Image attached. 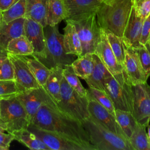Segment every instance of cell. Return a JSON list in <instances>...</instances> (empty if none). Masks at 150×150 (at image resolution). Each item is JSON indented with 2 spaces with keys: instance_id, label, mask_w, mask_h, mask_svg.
I'll use <instances>...</instances> for the list:
<instances>
[{
  "instance_id": "c3c4849f",
  "label": "cell",
  "mask_w": 150,
  "mask_h": 150,
  "mask_svg": "<svg viewBox=\"0 0 150 150\" xmlns=\"http://www.w3.org/2000/svg\"><path fill=\"white\" fill-rule=\"evenodd\" d=\"M148 45H149V47H150V35H149V40H148Z\"/></svg>"
},
{
  "instance_id": "f907efd6",
  "label": "cell",
  "mask_w": 150,
  "mask_h": 150,
  "mask_svg": "<svg viewBox=\"0 0 150 150\" xmlns=\"http://www.w3.org/2000/svg\"><path fill=\"white\" fill-rule=\"evenodd\" d=\"M0 110H1V99H0Z\"/></svg>"
},
{
  "instance_id": "f35d334b",
  "label": "cell",
  "mask_w": 150,
  "mask_h": 150,
  "mask_svg": "<svg viewBox=\"0 0 150 150\" xmlns=\"http://www.w3.org/2000/svg\"><path fill=\"white\" fill-rule=\"evenodd\" d=\"M150 35V14L146 17L142 24L141 36H140V44L142 46H146L148 43V40Z\"/></svg>"
},
{
  "instance_id": "7a4b0ae2",
  "label": "cell",
  "mask_w": 150,
  "mask_h": 150,
  "mask_svg": "<svg viewBox=\"0 0 150 150\" xmlns=\"http://www.w3.org/2000/svg\"><path fill=\"white\" fill-rule=\"evenodd\" d=\"M131 0H105L96 12L100 27L122 38L132 8Z\"/></svg>"
},
{
  "instance_id": "52a82bcc",
  "label": "cell",
  "mask_w": 150,
  "mask_h": 150,
  "mask_svg": "<svg viewBox=\"0 0 150 150\" xmlns=\"http://www.w3.org/2000/svg\"><path fill=\"white\" fill-rule=\"evenodd\" d=\"M0 118L6 125L8 132L28 129L30 122L28 115L16 96L1 99Z\"/></svg>"
},
{
  "instance_id": "ee69618b",
  "label": "cell",
  "mask_w": 150,
  "mask_h": 150,
  "mask_svg": "<svg viewBox=\"0 0 150 150\" xmlns=\"http://www.w3.org/2000/svg\"><path fill=\"white\" fill-rule=\"evenodd\" d=\"M147 134H148V136L149 139L150 140V126H149V125L148 126V133H147Z\"/></svg>"
},
{
  "instance_id": "7bdbcfd3",
  "label": "cell",
  "mask_w": 150,
  "mask_h": 150,
  "mask_svg": "<svg viewBox=\"0 0 150 150\" xmlns=\"http://www.w3.org/2000/svg\"><path fill=\"white\" fill-rule=\"evenodd\" d=\"M0 125L3 127L6 130V124L4 122V121L1 118H0Z\"/></svg>"
},
{
  "instance_id": "9c48e42d",
  "label": "cell",
  "mask_w": 150,
  "mask_h": 150,
  "mask_svg": "<svg viewBox=\"0 0 150 150\" xmlns=\"http://www.w3.org/2000/svg\"><path fill=\"white\" fill-rule=\"evenodd\" d=\"M28 129L34 133L50 150H94L92 147L63 135L39 128L30 124Z\"/></svg>"
},
{
  "instance_id": "836d02e7",
  "label": "cell",
  "mask_w": 150,
  "mask_h": 150,
  "mask_svg": "<svg viewBox=\"0 0 150 150\" xmlns=\"http://www.w3.org/2000/svg\"><path fill=\"white\" fill-rule=\"evenodd\" d=\"M87 91L88 95L90 97L93 98L110 112L115 115V108L114 104L111 98L105 90L88 87L87 88Z\"/></svg>"
},
{
  "instance_id": "f546056e",
  "label": "cell",
  "mask_w": 150,
  "mask_h": 150,
  "mask_svg": "<svg viewBox=\"0 0 150 150\" xmlns=\"http://www.w3.org/2000/svg\"><path fill=\"white\" fill-rule=\"evenodd\" d=\"M115 116L126 138L129 141L137 123L132 112L115 109Z\"/></svg>"
},
{
  "instance_id": "5b68a950",
  "label": "cell",
  "mask_w": 150,
  "mask_h": 150,
  "mask_svg": "<svg viewBox=\"0 0 150 150\" xmlns=\"http://www.w3.org/2000/svg\"><path fill=\"white\" fill-rule=\"evenodd\" d=\"M125 71L107 76L104 81V90L111 98L115 109L132 112V91Z\"/></svg>"
},
{
  "instance_id": "74e56055",
  "label": "cell",
  "mask_w": 150,
  "mask_h": 150,
  "mask_svg": "<svg viewBox=\"0 0 150 150\" xmlns=\"http://www.w3.org/2000/svg\"><path fill=\"white\" fill-rule=\"evenodd\" d=\"M132 6L144 20L150 14V0H131Z\"/></svg>"
},
{
  "instance_id": "d590c367",
  "label": "cell",
  "mask_w": 150,
  "mask_h": 150,
  "mask_svg": "<svg viewBox=\"0 0 150 150\" xmlns=\"http://www.w3.org/2000/svg\"><path fill=\"white\" fill-rule=\"evenodd\" d=\"M138 54L141 66L146 75L149 78L150 76V53L146 46H142L135 49Z\"/></svg>"
},
{
  "instance_id": "ab89813d",
  "label": "cell",
  "mask_w": 150,
  "mask_h": 150,
  "mask_svg": "<svg viewBox=\"0 0 150 150\" xmlns=\"http://www.w3.org/2000/svg\"><path fill=\"white\" fill-rule=\"evenodd\" d=\"M14 139V136L12 133L0 132V147L4 150H8L9 148L11 142Z\"/></svg>"
},
{
  "instance_id": "ba28073f",
  "label": "cell",
  "mask_w": 150,
  "mask_h": 150,
  "mask_svg": "<svg viewBox=\"0 0 150 150\" xmlns=\"http://www.w3.org/2000/svg\"><path fill=\"white\" fill-rule=\"evenodd\" d=\"M71 21L74 25L80 39L82 55L88 53H94L101 38V28L98 24L96 13Z\"/></svg>"
},
{
  "instance_id": "6da1fadb",
  "label": "cell",
  "mask_w": 150,
  "mask_h": 150,
  "mask_svg": "<svg viewBox=\"0 0 150 150\" xmlns=\"http://www.w3.org/2000/svg\"><path fill=\"white\" fill-rule=\"evenodd\" d=\"M30 124L39 128L63 135L96 150L90 142L81 122L61 111L54 100L42 105Z\"/></svg>"
},
{
  "instance_id": "7c38bea8",
  "label": "cell",
  "mask_w": 150,
  "mask_h": 150,
  "mask_svg": "<svg viewBox=\"0 0 150 150\" xmlns=\"http://www.w3.org/2000/svg\"><path fill=\"white\" fill-rule=\"evenodd\" d=\"M8 57L12 63L14 70V81L20 92L41 86L31 72L23 56L8 53Z\"/></svg>"
},
{
  "instance_id": "e0dca14e",
  "label": "cell",
  "mask_w": 150,
  "mask_h": 150,
  "mask_svg": "<svg viewBox=\"0 0 150 150\" xmlns=\"http://www.w3.org/2000/svg\"><path fill=\"white\" fill-rule=\"evenodd\" d=\"M43 26L39 22L25 18L24 24V35L28 39L33 47V55L36 57L42 56L45 47V38Z\"/></svg>"
},
{
  "instance_id": "4316f807",
  "label": "cell",
  "mask_w": 150,
  "mask_h": 150,
  "mask_svg": "<svg viewBox=\"0 0 150 150\" xmlns=\"http://www.w3.org/2000/svg\"><path fill=\"white\" fill-rule=\"evenodd\" d=\"M23 56L39 84L44 87L50 74V69L43 64L33 54Z\"/></svg>"
},
{
  "instance_id": "603a6c76",
  "label": "cell",
  "mask_w": 150,
  "mask_h": 150,
  "mask_svg": "<svg viewBox=\"0 0 150 150\" xmlns=\"http://www.w3.org/2000/svg\"><path fill=\"white\" fill-rule=\"evenodd\" d=\"M68 17L64 0H49L47 25L55 26Z\"/></svg>"
},
{
  "instance_id": "f1b7e54d",
  "label": "cell",
  "mask_w": 150,
  "mask_h": 150,
  "mask_svg": "<svg viewBox=\"0 0 150 150\" xmlns=\"http://www.w3.org/2000/svg\"><path fill=\"white\" fill-rule=\"evenodd\" d=\"M6 51L8 53L19 56L33 54L34 52L31 43L25 35H22L10 41L7 45Z\"/></svg>"
},
{
  "instance_id": "5bb4252c",
  "label": "cell",
  "mask_w": 150,
  "mask_h": 150,
  "mask_svg": "<svg viewBox=\"0 0 150 150\" xmlns=\"http://www.w3.org/2000/svg\"><path fill=\"white\" fill-rule=\"evenodd\" d=\"M124 62L123 68L132 85L147 81L148 78L141 66L136 50L125 46L124 44Z\"/></svg>"
},
{
  "instance_id": "8d00e7d4",
  "label": "cell",
  "mask_w": 150,
  "mask_h": 150,
  "mask_svg": "<svg viewBox=\"0 0 150 150\" xmlns=\"http://www.w3.org/2000/svg\"><path fill=\"white\" fill-rule=\"evenodd\" d=\"M0 80H14V70L8 57L0 65Z\"/></svg>"
},
{
  "instance_id": "277c9868",
  "label": "cell",
  "mask_w": 150,
  "mask_h": 150,
  "mask_svg": "<svg viewBox=\"0 0 150 150\" xmlns=\"http://www.w3.org/2000/svg\"><path fill=\"white\" fill-rule=\"evenodd\" d=\"M90 142L96 150H133L129 142L104 127L91 117L81 121Z\"/></svg>"
},
{
  "instance_id": "cb8c5ba5",
  "label": "cell",
  "mask_w": 150,
  "mask_h": 150,
  "mask_svg": "<svg viewBox=\"0 0 150 150\" xmlns=\"http://www.w3.org/2000/svg\"><path fill=\"white\" fill-rule=\"evenodd\" d=\"M14 139L30 149L50 150V149L34 133L28 129H22L12 132Z\"/></svg>"
},
{
  "instance_id": "bcb514c9",
  "label": "cell",
  "mask_w": 150,
  "mask_h": 150,
  "mask_svg": "<svg viewBox=\"0 0 150 150\" xmlns=\"http://www.w3.org/2000/svg\"><path fill=\"white\" fill-rule=\"evenodd\" d=\"M2 12L0 11V24L2 22Z\"/></svg>"
},
{
  "instance_id": "484cf974",
  "label": "cell",
  "mask_w": 150,
  "mask_h": 150,
  "mask_svg": "<svg viewBox=\"0 0 150 150\" xmlns=\"http://www.w3.org/2000/svg\"><path fill=\"white\" fill-rule=\"evenodd\" d=\"M63 68L60 67L52 68L50 74L44 86L49 94L56 102V104L60 101V87L63 77Z\"/></svg>"
},
{
  "instance_id": "b9f144b4",
  "label": "cell",
  "mask_w": 150,
  "mask_h": 150,
  "mask_svg": "<svg viewBox=\"0 0 150 150\" xmlns=\"http://www.w3.org/2000/svg\"><path fill=\"white\" fill-rule=\"evenodd\" d=\"M8 57V54L7 55H3V56H0V65L3 63V62Z\"/></svg>"
},
{
  "instance_id": "7dc6e473",
  "label": "cell",
  "mask_w": 150,
  "mask_h": 150,
  "mask_svg": "<svg viewBox=\"0 0 150 150\" xmlns=\"http://www.w3.org/2000/svg\"><path fill=\"white\" fill-rule=\"evenodd\" d=\"M146 47H147V48L148 49V50H149V53H150V47H149V45H148V44H147L146 45Z\"/></svg>"
},
{
  "instance_id": "83f0119b",
  "label": "cell",
  "mask_w": 150,
  "mask_h": 150,
  "mask_svg": "<svg viewBox=\"0 0 150 150\" xmlns=\"http://www.w3.org/2000/svg\"><path fill=\"white\" fill-rule=\"evenodd\" d=\"M146 127L137 123L129 139L133 150H150V140L146 132Z\"/></svg>"
},
{
  "instance_id": "9a60e30c",
  "label": "cell",
  "mask_w": 150,
  "mask_h": 150,
  "mask_svg": "<svg viewBox=\"0 0 150 150\" xmlns=\"http://www.w3.org/2000/svg\"><path fill=\"white\" fill-rule=\"evenodd\" d=\"M64 2L68 12L66 19L70 21H77L96 13L102 2L100 0H64Z\"/></svg>"
},
{
  "instance_id": "3957f363",
  "label": "cell",
  "mask_w": 150,
  "mask_h": 150,
  "mask_svg": "<svg viewBox=\"0 0 150 150\" xmlns=\"http://www.w3.org/2000/svg\"><path fill=\"white\" fill-rule=\"evenodd\" d=\"M45 38V47L43 54L36 57L47 67H64L71 64L74 56L66 53L63 45V35L59 30L58 25H47L43 28Z\"/></svg>"
},
{
  "instance_id": "2e32d148",
  "label": "cell",
  "mask_w": 150,
  "mask_h": 150,
  "mask_svg": "<svg viewBox=\"0 0 150 150\" xmlns=\"http://www.w3.org/2000/svg\"><path fill=\"white\" fill-rule=\"evenodd\" d=\"M144 21L132 5L130 15L122 38L125 46L134 49L142 46L140 44V36Z\"/></svg>"
},
{
  "instance_id": "681fc988",
  "label": "cell",
  "mask_w": 150,
  "mask_h": 150,
  "mask_svg": "<svg viewBox=\"0 0 150 150\" xmlns=\"http://www.w3.org/2000/svg\"><path fill=\"white\" fill-rule=\"evenodd\" d=\"M0 150H4L2 148H1V147H0Z\"/></svg>"
},
{
  "instance_id": "d6986e66",
  "label": "cell",
  "mask_w": 150,
  "mask_h": 150,
  "mask_svg": "<svg viewBox=\"0 0 150 150\" xmlns=\"http://www.w3.org/2000/svg\"><path fill=\"white\" fill-rule=\"evenodd\" d=\"M25 17L19 18L7 23L0 24V49L6 51L8 44L12 39L24 35ZM7 52V51H6Z\"/></svg>"
},
{
  "instance_id": "e575fe53",
  "label": "cell",
  "mask_w": 150,
  "mask_h": 150,
  "mask_svg": "<svg viewBox=\"0 0 150 150\" xmlns=\"http://www.w3.org/2000/svg\"><path fill=\"white\" fill-rule=\"evenodd\" d=\"M19 92L14 80H0V99L16 96Z\"/></svg>"
},
{
  "instance_id": "30bf717a",
  "label": "cell",
  "mask_w": 150,
  "mask_h": 150,
  "mask_svg": "<svg viewBox=\"0 0 150 150\" xmlns=\"http://www.w3.org/2000/svg\"><path fill=\"white\" fill-rule=\"evenodd\" d=\"M132 114L137 122L148 127L150 122V86L147 81L132 86Z\"/></svg>"
},
{
  "instance_id": "44dd1931",
  "label": "cell",
  "mask_w": 150,
  "mask_h": 150,
  "mask_svg": "<svg viewBox=\"0 0 150 150\" xmlns=\"http://www.w3.org/2000/svg\"><path fill=\"white\" fill-rule=\"evenodd\" d=\"M49 0H26L25 18H29L43 27L47 26Z\"/></svg>"
},
{
  "instance_id": "1f68e13d",
  "label": "cell",
  "mask_w": 150,
  "mask_h": 150,
  "mask_svg": "<svg viewBox=\"0 0 150 150\" xmlns=\"http://www.w3.org/2000/svg\"><path fill=\"white\" fill-rule=\"evenodd\" d=\"M105 31L106 32L108 43L117 62L123 67L124 62V49L122 38H120L109 31Z\"/></svg>"
},
{
  "instance_id": "8992f818",
  "label": "cell",
  "mask_w": 150,
  "mask_h": 150,
  "mask_svg": "<svg viewBox=\"0 0 150 150\" xmlns=\"http://www.w3.org/2000/svg\"><path fill=\"white\" fill-rule=\"evenodd\" d=\"M60 94V98L57 105L61 111L80 122L90 117L88 96H83L75 91L64 77L61 83Z\"/></svg>"
},
{
  "instance_id": "d4e9b609",
  "label": "cell",
  "mask_w": 150,
  "mask_h": 150,
  "mask_svg": "<svg viewBox=\"0 0 150 150\" xmlns=\"http://www.w3.org/2000/svg\"><path fill=\"white\" fill-rule=\"evenodd\" d=\"M76 74L80 78L86 80L91 76L94 68L93 53H86L77 57L71 64Z\"/></svg>"
},
{
  "instance_id": "4fadbf2b",
  "label": "cell",
  "mask_w": 150,
  "mask_h": 150,
  "mask_svg": "<svg viewBox=\"0 0 150 150\" xmlns=\"http://www.w3.org/2000/svg\"><path fill=\"white\" fill-rule=\"evenodd\" d=\"M87 96L88 99V110L90 116L111 131L127 139L115 115L110 112L88 95H87Z\"/></svg>"
},
{
  "instance_id": "ffe728a7",
  "label": "cell",
  "mask_w": 150,
  "mask_h": 150,
  "mask_svg": "<svg viewBox=\"0 0 150 150\" xmlns=\"http://www.w3.org/2000/svg\"><path fill=\"white\" fill-rule=\"evenodd\" d=\"M66 25L64 28L63 45L65 52L68 54L77 57L82 56V47L78 33L73 23L68 19L65 20Z\"/></svg>"
},
{
  "instance_id": "7402d4cb",
  "label": "cell",
  "mask_w": 150,
  "mask_h": 150,
  "mask_svg": "<svg viewBox=\"0 0 150 150\" xmlns=\"http://www.w3.org/2000/svg\"><path fill=\"white\" fill-rule=\"evenodd\" d=\"M94 68L90 77L86 81L88 87L104 90L105 79L110 73L98 57L93 53Z\"/></svg>"
},
{
  "instance_id": "d6a6232c",
  "label": "cell",
  "mask_w": 150,
  "mask_h": 150,
  "mask_svg": "<svg viewBox=\"0 0 150 150\" xmlns=\"http://www.w3.org/2000/svg\"><path fill=\"white\" fill-rule=\"evenodd\" d=\"M26 13V0H18L8 9L2 12L1 22L7 23L19 18L25 17Z\"/></svg>"
},
{
  "instance_id": "ac0fdd59",
  "label": "cell",
  "mask_w": 150,
  "mask_h": 150,
  "mask_svg": "<svg viewBox=\"0 0 150 150\" xmlns=\"http://www.w3.org/2000/svg\"><path fill=\"white\" fill-rule=\"evenodd\" d=\"M111 74L122 71L123 67L117 62L107 40L105 30L101 29V38L94 52Z\"/></svg>"
},
{
  "instance_id": "816d5d0a",
  "label": "cell",
  "mask_w": 150,
  "mask_h": 150,
  "mask_svg": "<svg viewBox=\"0 0 150 150\" xmlns=\"http://www.w3.org/2000/svg\"><path fill=\"white\" fill-rule=\"evenodd\" d=\"M100 1H101L103 2V1H105V0H100Z\"/></svg>"
},
{
  "instance_id": "f6af8a7d",
  "label": "cell",
  "mask_w": 150,
  "mask_h": 150,
  "mask_svg": "<svg viewBox=\"0 0 150 150\" xmlns=\"http://www.w3.org/2000/svg\"><path fill=\"white\" fill-rule=\"evenodd\" d=\"M5 131H6V129L0 125V132H4Z\"/></svg>"
},
{
  "instance_id": "60d3db41",
  "label": "cell",
  "mask_w": 150,
  "mask_h": 150,
  "mask_svg": "<svg viewBox=\"0 0 150 150\" xmlns=\"http://www.w3.org/2000/svg\"><path fill=\"white\" fill-rule=\"evenodd\" d=\"M18 0H0V11L2 12L8 9Z\"/></svg>"
},
{
  "instance_id": "4dcf8cb0",
  "label": "cell",
  "mask_w": 150,
  "mask_h": 150,
  "mask_svg": "<svg viewBox=\"0 0 150 150\" xmlns=\"http://www.w3.org/2000/svg\"><path fill=\"white\" fill-rule=\"evenodd\" d=\"M63 75L68 84L80 95L87 97V89L81 84L79 77L74 73L71 65L67 64L63 69Z\"/></svg>"
},
{
  "instance_id": "8fae6325",
  "label": "cell",
  "mask_w": 150,
  "mask_h": 150,
  "mask_svg": "<svg viewBox=\"0 0 150 150\" xmlns=\"http://www.w3.org/2000/svg\"><path fill=\"white\" fill-rule=\"evenodd\" d=\"M16 97L25 108L30 122L42 105L54 100L42 86L21 91Z\"/></svg>"
}]
</instances>
